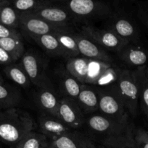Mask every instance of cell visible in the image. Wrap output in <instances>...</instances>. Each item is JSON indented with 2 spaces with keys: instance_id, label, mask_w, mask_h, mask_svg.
Returning <instances> with one entry per match:
<instances>
[{
  "instance_id": "obj_29",
  "label": "cell",
  "mask_w": 148,
  "mask_h": 148,
  "mask_svg": "<svg viewBox=\"0 0 148 148\" xmlns=\"http://www.w3.org/2000/svg\"><path fill=\"white\" fill-rule=\"evenodd\" d=\"M120 68H119L115 63H112L108 68L105 70L101 77L99 79L94 86L98 88H104V87L112 86L117 82L119 75L121 72Z\"/></svg>"
},
{
  "instance_id": "obj_25",
  "label": "cell",
  "mask_w": 148,
  "mask_h": 148,
  "mask_svg": "<svg viewBox=\"0 0 148 148\" xmlns=\"http://www.w3.org/2000/svg\"><path fill=\"white\" fill-rule=\"evenodd\" d=\"M20 14L16 11L10 0L0 1V24L18 29Z\"/></svg>"
},
{
  "instance_id": "obj_26",
  "label": "cell",
  "mask_w": 148,
  "mask_h": 148,
  "mask_svg": "<svg viewBox=\"0 0 148 148\" xmlns=\"http://www.w3.org/2000/svg\"><path fill=\"white\" fill-rule=\"evenodd\" d=\"M50 141L41 132L32 131L26 134L12 148H49Z\"/></svg>"
},
{
  "instance_id": "obj_39",
  "label": "cell",
  "mask_w": 148,
  "mask_h": 148,
  "mask_svg": "<svg viewBox=\"0 0 148 148\" xmlns=\"http://www.w3.org/2000/svg\"><path fill=\"white\" fill-rule=\"evenodd\" d=\"M49 148H50V147H49Z\"/></svg>"
},
{
  "instance_id": "obj_2",
  "label": "cell",
  "mask_w": 148,
  "mask_h": 148,
  "mask_svg": "<svg viewBox=\"0 0 148 148\" xmlns=\"http://www.w3.org/2000/svg\"><path fill=\"white\" fill-rule=\"evenodd\" d=\"M34 120L25 110L15 107L0 113V140L11 147L34 131Z\"/></svg>"
},
{
  "instance_id": "obj_36",
  "label": "cell",
  "mask_w": 148,
  "mask_h": 148,
  "mask_svg": "<svg viewBox=\"0 0 148 148\" xmlns=\"http://www.w3.org/2000/svg\"><path fill=\"white\" fill-rule=\"evenodd\" d=\"M127 1H135V0H127Z\"/></svg>"
},
{
  "instance_id": "obj_24",
  "label": "cell",
  "mask_w": 148,
  "mask_h": 148,
  "mask_svg": "<svg viewBox=\"0 0 148 148\" xmlns=\"http://www.w3.org/2000/svg\"><path fill=\"white\" fill-rule=\"evenodd\" d=\"M3 72L10 80L20 88L27 89L32 85L30 78L20 63L17 64L15 62L8 66H4Z\"/></svg>"
},
{
  "instance_id": "obj_35",
  "label": "cell",
  "mask_w": 148,
  "mask_h": 148,
  "mask_svg": "<svg viewBox=\"0 0 148 148\" xmlns=\"http://www.w3.org/2000/svg\"><path fill=\"white\" fill-rule=\"evenodd\" d=\"M40 1L45 3V4H55L56 2H59L62 4L65 0H40Z\"/></svg>"
},
{
  "instance_id": "obj_10",
  "label": "cell",
  "mask_w": 148,
  "mask_h": 148,
  "mask_svg": "<svg viewBox=\"0 0 148 148\" xmlns=\"http://www.w3.org/2000/svg\"><path fill=\"white\" fill-rule=\"evenodd\" d=\"M62 29L71 28H65L54 25L33 14H20L18 30L21 33L22 36L25 35L29 38L49 33H54Z\"/></svg>"
},
{
  "instance_id": "obj_7",
  "label": "cell",
  "mask_w": 148,
  "mask_h": 148,
  "mask_svg": "<svg viewBox=\"0 0 148 148\" xmlns=\"http://www.w3.org/2000/svg\"><path fill=\"white\" fill-rule=\"evenodd\" d=\"M106 28L129 43H139L140 34L134 22L126 14L112 13L107 19Z\"/></svg>"
},
{
  "instance_id": "obj_30",
  "label": "cell",
  "mask_w": 148,
  "mask_h": 148,
  "mask_svg": "<svg viewBox=\"0 0 148 148\" xmlns=\"http://www.w3.org/2000/svg\"><path fill=\"white\" fill-rule=\"evenodd\" d=\"M10 1L20 14H30L46 4L40 0H10Z\"/></svg>"
},
{
  "instance_id": "obj_22",
  "label": "cell",
  "mask_w": 148,
  "mask_h": 148,
  "mask_svg": "<svg viewBox=\"0 0 148 148\" xmlns=\"http://www.w3.org/2000/svg\"><path fill=\"white\" fill-rule=\"evenodd\" d=\"M30 39L37 43L39 47L49 56L55 57H64L62 47L54 33L32 37Z\"/></svg>"
},
{
  "instance_id": "obj_23",
  "label": "cell",
  "mask_w": 148,
  "mask_h": 148,
  "mask_svg": "<svg viewBox=\"0 0 148 148\" xmlns=\"http://www.w3.org/2000/svg\"><path fill=\"white\" fill-rule=\"evenodd\" d=\"M89 60V59L80 55L70 58L66 61V70L81 84L86 83Z\"/></svg>"
},
{
  "instance_id": "obj_15",
  "label": "cell",
  "mask_w": 148,
  "mask_h": 148,
  "mask_svg": "<svg viewBox=\"0 0 148 148\" xmlns=\"http://www.w3.org/2000/svg\"><path fill=\"white\" fill-rule=\"evenodd\" d=\"M116 53L121 62L135 68L146 66L148 62V51L139 43H126Z\"/></svg>"
},
{
  "instance_id": "obj_28",
  "label": "cell",
  "mask_w": 148,
  "mask_h": 148,
  "mask_svg": "<svg viewBox=\"0 0 148 148\" xmlns=\"http://www.w3.org/2000/svg\"><path fill=\"white\" fill-rule=\"evenodd\" d=\"M112 63L113 62L89 59L85 84L95 85L99 79L101 77L102 75L104 74L106 69L110 66Z\"/></svg>"
},
{
  "instance_id": "obj_19",
  "label": "cell",
  "mask_w": 148,
  "mask_h": 148,
  "mask_svg": "<svg viewBox=\"0 0 148 148\" xmlns=\"http://www.w3.org/2000/svg\"><path fill=\"white\" fill-rule=\"evenodd\" d=\"M21 99L20 90L16 87L6 83L2 77H0V109L17 107Z\"/></svg>"
},
{
  "instance_id": "obj_12",
  "label": "cell",
  "mask_w": 148,
  "mask_h": 148,
  "mask_svg": "<svg viewBox=\"0 0 148 148\" xmlns=\"http://www.w3.org/2000/svg\"><path fill=\"white\" fill-rule=\"evenodd\" d=\"M60 98L55 87L53 86L38 88L34 99L41 114L57 117Z\"/></svg>"
},
{
  "instance_id": "obj_11",
  "label": "cell",
  "mask_w": 148,
  "mask_h": 148,
  "mask_svg": "<svg viewBox=\"0 0 148 148\" xmlns=\"http://www.w3.org/2000/svg\"><path fill=\"white\" fill-rule=\"evenodd\" d=\"M30 14H34L54 25L65 28H71V24L75 23L71 13L62 4H44Z\"/></svg>"
},
{
  "instance_id": "obj_38",
  "label": "cell",
  "mask_w": 148,
  "mask_h": 148,
  "mask_svg": "<svg viewBox=\"0 0 148 148\" xmlns=\"http://www.w3.org/2000/svg\"><path fill=\"white\" fill-rule=\"evenodd\" d=\"M0 77H1V75H0Z\"/></svg>"
},
{
  "instance_id": "obj_14",
  "label": "cell",
  "mask_w": 148,
  "mask_h": 148,
  "mask_svg": "<svg viewBox=\"0 0 148 148\" xmlns=\"http://www.w3.org/2000/svg\"><path fill=\"white\" fill-rule=\"evenodd\" d=\"M50 148H98L86 133L72 130L50 142Z\"/></svg>"
},
{
  "instance_id": "obj_16",
  "label": "cell",
  "mask_w": 148,
  "mask_h": 148,
  "mask_svg": "<svg viewBox=\"0 0 148 148\" xmlns=\"http://www.w3.org/2000/svg\"><path fill=\"white\" fill-rule=\"evenodd\" d=\"M39 132L44 134L49 141L55 140L72 131L57 117L41 114L38 119Z\"/></svg>"
},
{
  "instance_id": "obj_4",
  "label": "cell",
  "mask_w": 148,
  "mask_h": 148,
  "mask_svg": "<svg viewBox=\"0 0 148 148\" xmlns=\"http://www.w3.org/2000/svg\"><path fill=\"white\" fill-rule=\"evenodd\" d=\"M99 112L103 116L120 122L132 121L121 97L119 94L116 84L109 87L98 88Z\"/></svg>"
},
{
  "instance_id": "obj_21",
  "label": "cell",
  "mask_w": 148,
  "mask_h": 148,
  "mask_svg": "<svg viewBox=\"0 0 148 148\" xmlns=\"http://www.w3.org/2000/svg\"><path fill=\"white\" fill-rule=\"evenodd\" d=\"M134 71L139 86V104L148 122V67L141 66Z\"/></svg>"
},
{
  "instance_id": "obj_20",
  "label": "cell",
  "mask_w": 148,
  "mask_h": 148,
  "mask_svg": "<svg viewBox=\"0 0 148 148\" xmlns=\"http://www.w3.org/2000/svg\"><path fill=\"white\" fill-rule=\"evenodd\" d=\"M71 31V29H62L54 33L63 51L64 58H66L67 59L80 56L73 33Z\"/></svg>"
},
{
  "instance_id": "obj_6",
  "label": "cell",
  "mask_w": 148,
  "mask_h": 148,
  "mask_svg": "<svg viewBox=\"0 0 148 148\" xmlns=\"http://www.w3.org/2000/svg\"><path fill=\"white\" fill-rule=\"evenodd\" d=\"M116 86L129 115L135 118L139 104V86L134 69H122Z\"/></svg>"
},
{
  "instance_id": "obj_9",
  "label": "cell",
  "mask_w": 148,
  "mask_h": 148,
  "mask_svg": "<svg viewBox=\"0 0 148 148\" xmlns=\"http://www.w3.org/2000/svg\"><path fill=\"white\" fill-rule=\"evenodd\" d=\"M86 116L76 101L66 97H61L57 117L69 128L78 130L84 127Z\"/></svg>"
},
{
  "instance_id": "obj_13",
  "label": "cell",
  "mask_w": 148,
  "mask_h": 148,
  "mask_svg": "<svg viewBox=\"0 0 148 148\" xmlns=\"http://www.w3.org/2000/svg\"><path fill=\"white\" fill-rule=\"evenodd\" d=\"M73 36L81 56L89 59L113 62V58L108 52L88 37L81 33H73Z\"/></svg>"
},
{
  "instance_id": "obj_27",
  "label": "cell",
  "mask_w": 148,
  "mask_h": 148,
  "mask_svg": "<svg viewBox=\"0 0 148 148\" xmlns=\"http://www.w3.org/2000/svg\"><path fill=\"white\" fill-rule=\"evenodd\" d=\"M0 46L10 53L16 62L21 59L26 51L23 38H0Z\"/></svg>"
},
{
  "instance_id": "obj_37",
  "label": "cell",
  "mask_w": 148,
  "mask_h": 148,
  "mask_svg": "<svg viewBox=\"0 0 148 148\" xmlns=\"http://www.w3.org/2000/svg\"><path fill=\"white\" fill-rule=\"evenodd\" d=\"M5 1V0H0V1Z\"/></svg>"
},
{
  "instance_id": "obj_18",
  "label": "cell",
  "mask_w": 148,
  "mask_h": 148,
  "mask_svg": "<svg viewBox=\"0 0 148 148\" xmlns=\"http://www.w3.org/2000/svg\"><path fill=\"white\" fill-rule=\"evenodd\" d=\"M57 79L58 90L61 97H66L76 101V98L81 90L82 84L73 77L66 69H59L56 74Z\"/></svg>"
},
{
  "instance_id": "obj_34",
  "label": "cell",
  "mask_w": 148,
  "mask_h": 148,
  "mask_svg": "<svg viewBox=\"0 0 148 148\" xmlns=\"http://www.w3.org/2000/svg\"><path fill=\"white\" fill-rule=\"evenodd\" d=\"M141 18L148 29V4L141 11Z\"/></svg>"
},
{
  "instance_id": "obj_32",
  "label": "cell",
  "mask_w": 148,
  "mask_h": 148,
  "mask_svg": "<svg viewBox=\"0 0 148 148\" xmlns=\"http://www.w3.org/2000/svg\"><path fill=\"white\" fill-rule=\"evenodd\" d=\"M0 38H23L21 33L18 29L8 27L0 24Z\"/></svg>"
},
{
  "instance_id": "obj_3",
  "label": "cell",
  "mask_w": 148,
  "mask_h": 148,
  "mask_svg": "<svg viewBox=\"0 0 148 148\" xmlns=\"http://www.w3.org/2000/svg\"><path fill=\"white\" fill-rule=\"evenodd\" d=\"M62 5L71 13L75 22L86 25L107 19L113 13L110 6L100 0H65Z\"/></svg>"
},
{
  "instance_id": "obj_17",
  "label": "cell",
  "mask_w": 148,
  "mask_h": 148,
  "mask_svg": "<svg viewBox=\"0 0 148 148\" xmlns=\"http://www.w3.org/2000/svg\"><path fill=\"white\" fill-rule=\"evenodd\" d=\"M76 102L85 116L99 111V94L97 87L89 84H82Z\"/></svg>"
},
{
  "instance_id": "obj_1",
  "label": "cell",
  "mask_w": 148,
  "mask_h": 148,
  "mask_svg": "<svg viewBox=\"0 0 148 148\" xmlns=\"http://www.w3.org/2000/svg\"><path fill=\"white\" fill-rule=\"evenodd\" d=\"M84 127L86 135L104 148H133L132 121L120 122L95 113L86 116Z\"/></svg>"
},
{
  "instance_id": "obj_5",
  "label": "cell",
  "mask_w": 148,
  "mask_h": 148,
  "mask_svg": "<svg viewBox=\"0 0 148 148\" xmlns=\"http://www.w3.org/2000/svg\"><path fill=\"white\" fill-rule=\"evenodd\" d=\"M20 61L32 85L37 88L55 86L48 75L47 61L36 51L26 50Z\"/></svg>"
},
{
  "instance_id": "obj_31",
  "label": "cell",
  "mask_w": 148,
  "mask_h": 148,
  "mask_svg": "<svg viewBox=\"0 0 148 148\" xmlns=\"http://www.w3.org/2000/svg\"><path fill=\"white\" fill-rule=\"evenodd\" d=\"M133 148H148V132L142 128L135 130Z\"/></svg>"
},
{
  "instance_id": "obj_33",
  "label": "cell",
  "mask_w": 148,
  "mask_h": 148,
  "mask_svg": "<svg viewBox=\"0 0 148 148\" xmlns=\"http://www.w3.org/2000/svg\"><path fill=\"white\" fill-rule=\"evenodd\" d=\"M15 62L11 55L0 46V65L6 66Z\"/></svg>"
},
{
  "instance_id": "obj_8",
  "label": "cell",
  "mask_w": 148,
  "mask_h": 148,
  "mask_svg": "<svg viewBox=\"0 0 148 148\" xmlns=\"http://www.w3.org/2000/svg\"><path fill=\"white\" fill-rule=\"evenodd\" d=\"M80 33L88 37L107 51L117 53L125 44L128 43L120 39L111 30L107 28H99L91 25H83Z\"/></svg>"
}]
</instances>
